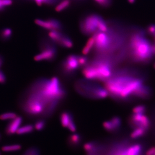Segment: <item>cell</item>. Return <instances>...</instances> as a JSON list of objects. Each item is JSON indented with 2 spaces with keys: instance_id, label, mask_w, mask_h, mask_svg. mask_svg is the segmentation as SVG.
<instances>
[{
  "instance_id": "obj_1",
  "label": "cell",
  "mask_w": 155,
  "mask_h": 155,
  "mask_svg": "<svg viewBox=\"0 0 155 155\" xmlns=\"http://www.w3.org/2000/svg\"><path fill=\"white\" fill-rule=\"evenodd\" d=\"M143 84L142 78L126 69H115L112 76L104 82V86L112 98L123 100L134 97L137 90Z\"/></svg>"
},
{
  "instance_id": "obj_2",
  "label": "cell",
  "mask_w": 155,
  "mask_h": 155,
  "mask_svg": "<svg viewBox=\"0 0 155 155\" xmlns=\"http://www.w3.org/2000/svg\"><path fill=\"white\" fill-rule=\"evenodd\" d=\"M115 65L107 57H98L82 68L83 76L88 79L105 82L112 76Z\"/></svg>"
},
{
  "instance_id": "obj_3",
  "label": "cell",
  "mask_w": 155,
  "mask_h": 155,
  "mask_svg": "<svg viewBox=\"0 0 155 155\" xmlns=\"http://www.w3.org/2000/svg\"><path fill=\"white\" fill-rule=\"evenodd\" d=\"M130 48L132 61L138 63H148L155 54L154 45L138 35H135L131 38Z\"/></svg>"
},
{
  "instance_id": "obj_4",
  "label": "cell",
  "mask_w": 155,
  "mask_h": 155,
  "mask_svg": "<svg viewBox=\"0 0 155 155\" xmlns=\"http://www.w3.org/2000/svg\"><path fill=\"white\" fill-rule=\"evenodd\" d=\"M75 88L78 94L91 99H103L109 96L106 88L88 79L78 80L75 83Z\"/></svg>"
},
{
  "instance_id": "obj_5",
  "label": "cell",
  "mask_w": 155,
  "mask_h": 155,
  "mask_svg": "<svg viewBox=\"0 0 155 155\" xmlns=\"http://www.w3.org/2000/svg\"><path fill=\"white\" fill-rule=\"evenodd\" d=\"M79 57V55L70 54L62 61L59 68L63 76L67 79L72 78L76 76L80 69H82Z\"/></svg>"
},
{
  "instance_id": "obj_6",
  "label": "cell",
  "mask_w": 155,
  "mask_h": 155,
  "mask_svg": "<svg viewBox=\"0 0 155 155\" xmlns=\"http://www.w3.org/2000/svg\"><path fill=\"white\" fill-rule=\"evenodd\" d=\"M57 56V50L54 45L46 44L42 46L40 53L34 57L36 61L51 62L55 60Z\"/></svg>"
},
{
  "instance_id": "obj_7",
  "label": "cell",
  "mask_w": 155,
  "mask_h": 155,
  "mask_svg": "<svg viewBox=\"0 0 155 155\" xmlns=\"http://www.w3.org/2000/svg\"><path fill=\"white\" fill-rule=\"evenodd\" d=\"M129 123L133 128H142L148 131L151 122L145 113H133L130 118Z\"/></svg>"
},
{
  "instance_id": "obj_8",
  "label": "cell",
  "mask_w": 155,
  "mask_h": 155,
  "mask_svg": "<svg viewBox=\"0 0 155 155\" xmlns=\"http://www.w3.org/2000/svg\"><path fill=\"white\" fill-rule=\"evenodd\" d=\"M100 17V16L97 14L87 16L81 24V29L83 32L86 35H90L97 31Z\"/></svg>"
},
{
  "instance_id": "obj_9",
  "label": "cell",
  "mask_w": 155,
  "mask_h": 155,
  "mask_svg": "<svg viewBox=\"0 0 155 155\" xmlns=\"http://www.w3.org/2000/svg\"><path fill=\"white\" fill-rule=\"evenodd\" d=\"M59 119L63 127L67 128L73 133L76 131L77 127L74 116L71 112L68 110L62 112L60 114Z\"/></svg>"
},
{
  "instance_id": "obj_10",
  "label": "cell",
  "mask_w": 155,
  "mask_h": 155,
  "mask_svg": "<svg viewBox=\"0 0 155 155\" xmlns=\"http://www.w3.org/2000/svg\"><path fill=\"white\" fill-rule=\"evenodd\" d=\"M94 46L98 52L106 51L110 46V41L108 36L104 32H100L95 34Z\"/></svg>"
},
{
  "instance_id": "obj_11",
  "label": "cell",
  "mask_w": 155,
  "mask_h": 155,
  "mask_svg": "<svg viewBox=\"0 0 155 155\" xmlns=\"http://www.w3.org/2000/svg\"><path fill=\"white\" fill-rule=\"evenodd\" d=\"M122 125V120L121 118L118 116H114L113 117L104 122L103 126L104 129L110 133H115L121 128Z\"/></svg>"
},
{
  "instance_id": "obj_12",
  "label": "cell",
  "mask_w": 155,
  "mask_h": 155,
  "mask_svg": "<svg viewBox=\"0 0 155 155\" xmlns=\"http://www.w3.org/2000/svg\"><path fill=\"white\" fill-rule=\"evenodd\" d=\"M62 101L59 99H53L50 100L46 106L42 113V118L44 119L51 117L57 110Z\"/></svg>"
},
{
  "instance_id": "obj_13",
  "label": "cell",
  "mask_w": 155,
  "mask_h": 155,
  "mask_svg": "<svg viewBox=\"0 0 155 155\" xmlns=\"http://www.w3.org/2000/svg\"><path fill=\"white\" fill-rule=\"evenodd\" d=\"M23 122V118L22 116L18 115L15 119L10 120L5 128L6 135H10L16 134L18 129L21 125Z\"/></svg>"
},
{
  "instance_id": "obj_14",
  "label": "cell",
  "mask_w": 155,
  "mask_h": 155,
  "mask_svg": "<svg viewBox=\"0 0 155 155\" xmlns=\"http://www.w3.org/2000/svg\"><path fill=\"white\" fill-rule=\"evenodd\" d=\"M84 148L88 155H97L99 154L103 147L98 142L91 141L85 143Z\"/></svg>"
},
{
  "instance_id": "obj_15",
  "label": "cell",
  "mask_w": 155,
  "mask_h": 155,
  "mask_svg": "<svg viewBox=\"0 0 155 155\" xmlns=\"http://www.w3.org/2000/svg\"><path fill=\"white\" fill-rule=\"evenodd\" d=\"M35 22L37 25L42 28L50 31L56 30L57 26V20L54 19H50L47 20L37 19H35Z\"/></svg>"
},
{
  "instance_id": "obj_16",
  "label": "cell",
  "mask_w": 155,
  "mask_h": 155,
  "mask_svg": "<svg viewBox=\"0 0 155 155\" xmlns=\"http://www.w3.org/2000/svg\"><path fill=\"white\" fill-rule=\"evenodd\" d=\"M151 89L149 86L143 84L136 91L134 94V97L140 99L148 98L151 95Z\"/></svg>"
},
{
  "instance_id": "obj_17",
  "label": "cell",
  "mask_w": 155,
  "mask_h": 155,
  "mask_svg": "<svg viewBox=\"0 0 155 155\" xmlns=\"http://www.w3.org/2000/svg\"><path fill=\"white\" fill-rule=\"evenodd\" d=\"M82 136L78 133H73L68 136L67 139L68 144L72 148L79 147L82 143Z\"/></svg>"
},
{
  "instance_id": "obj_18",
  "label": "cell",
  "mask_w": 155,
  "mask_h": 155,
  "mask_svg": "<svg viewBox=\"0 0 155 155\" xmlns=\"http://www.w3.org/2000/svg\"><path fill=\"white\" fill-rule=\"evenodd\" d=\"M35 127L33 125L31 124H28L25 125L20 126L18 129L16 134L18 135H24L30 134L33 132Z\"/></svg>"
},
{
  "instance_id": "obj_19",
  "label": "cell",
  "mask_w": 155,
  "mask_h": 155,
  "mask_svg": "<svg viewBox=\"0 0 155 155\" xmlns=\"http://www.w3.org/2000/svg\"><path fill=\"white\" fill-rule=\"evenodd\" d=\"M95 44L94 35L90 37L86 43L85 46L84 47L82 50V53L84 55H88L89 54L94 48Z\"/></svg>"
},
{
  "instance_id": "obj_20",
  "label": "cell",
  "mask_w": 155,
  "mask_h": 155,
  "mask_svg": "<svg viewBox=\"0 0 155 155\" xmlns=\"http://www.w3.org/2000/svg\"><path fill=\"white\" fill-rule=\"evenodd\" d=\"M64 35L59 31L51 30L49 32L48 36L52 41L59 44V42L62 39Z\"/></svg>"
},
{
  "instance_id": "obj_21",
  "label": "cell",
  "mask_w": 155,
  "mask_h": 155,
  "mask_svg": "<svg viewBox=\"0 0 155 155\" xmlns=\"http://www.w3.org/2000/svg\"><path fill=\"white\" fill-rule=\"evenodd\" d=\"M147 130L142 128H134V130L132 131L130 134V138H131L135 139L139 138L144 136Z\"/></svg>"
},
{
  "instance_id": "obj_22",
  "label": "cell",
  "mask_w": 155,
  "mask_h": 155,
  "mask_svg": "<svg viewBox=\"0 0 155 155\" xmlns=\"http://www.w3.org/2000/svg\"><path fill=\"white\" fill-rule=\"evenodd\" d=\"M58 45L66 48H71L73 45L72 40L68 37L65 35L63 37Z\"/></svg>"
},
{
  "instance_id": "obj_23",
  "label": "cell",
  "mask_w": 155,
  "mask_h": 155,
  "mask_svg": "<svg viewBox=\"0 0 155 155\" xmlns=\"http://www.w3.org/2000/svg\"><path fill=\"white\" fill-rule=\"evenodd\" d=\"M21 149V145L18 144L5 145L1 148L2 150L4 152H15L20 150Z\"/></svg>"
},
{
  "instance_id": "obj_24",
  "label": "cell",
  "mask_w": 155,
  "mask_h": 155,
  "mask_svg": "<svg viewBox=\"0 0 155 155\" xmlns=\"http://www.w3.org/2000/svg\"><path fill=\"white\" fill-rule=\"evenodd\" d=\"M47 125V122L45 119L42 118L38 119L34 125L35 129L38 131H42L45 128Z\"/></svg>"
},
{
  "instance_id": "obj_25",
  "label": "cell",
  "mask_w": 155,
  "mask_h": 155,
  "mask_svg": "<svg viewBox=\"0 0 155 155\" xmlns=\"http://www.w3.org/2000/svg\"><path fill=\"white\" fill-rule=\"evenodd\" d=\"M18 116L17 114L13 112H4L0 115V120L2 121L13 120Z\"/></svg>"
},
{
  "instance_id": "obj_26",
  "label": "cell",
  "mask_w": 155,
  "mask_h": 155,
  "mask_svg": "<svg viewBox=\"0 0 155 155\" xmlns=\"http://www.w3.org/2000/svg\"><path fill=\"white\" fill-rule=\"evenodd\" d=\"M70 4L71 1L70 0H63L56 6L55 7V10L58 12H61L67 9Z\"/></svg>"
},
{
  "instance_id": "obj_27",
  "label": "cell",
  "mask_w": 155,
  "mask_h": 155,
  "mask_svg": "<svg viewBox=\"0 0 155 155\" xmlns=\"http://www.w3.org/2000/svg\"><path fill=\"white\" fill-rule=\"evenodd\" d=\"M12 35V30L10 28H5L0 32V37L4 41L10 39Z\"/></svg>"
},
{
  "instance_id": "obj_28",
  "label": "cell",
  "mask_w": 155,
  "mask_h": 155,
  "mask_svg": "<svg viewBox=\"0 0 155 155\" xmlns=\"http://www.w3.org/2000/svg\"><path fill=\"white\" fill-rule=\"evenodd\" d=\"M98 30L99 32H104L107 31L108 28L107 24L101 17H100L99 20Z\"/></svg>"
},
{
  "instance_id": "obj_29",
  "label": "cell",
  "mask_w": 155,
  "mask_h": 155,
  "mask_svg": "<svg viewBox=\"0 0 155 155\" xmlns=\"http://www.w3.org/2000/svg\"><path fill=\"white\" fill-rule=\"evenodd\" d=\"M23 155H40V151L38 148L32 147L27 149Z\"/></svg>"
},
{
  "instance_id": "obj_30",
  "label": "cell",
  "mask_w": 155,
  "mask_h": 155,
  "mask_svg": "<svg viewBox=\"0 0 155 155\" xmlns=\"http://www.w3.org/2000/svg\"><path fill=\"white\" fill-rule=\"evenodd\" d=\"M146 111V107L143 105H138L135 107L133 110L134 113H145Z\"/></svg>"
},
{
  "instance_id": "obj_31",
  "label": "cell",
  "mask_w": 155,
  "mask_h": 155,
  "mask_svg": "<svg viewBox=\"0 0 155 155\" xmlns=\"http://www.w3.org/2000/svg\"><path fill=\"white\" fill-rule=\"evenodd\" d=\"M97 4L103 7H107L110 5L112 0H94Z\"/></svg>"
},
{
  "instance_id": "obj_32",
  "label": "cell",
  "mask_w": 155,
  "mask_h": 155,
  "mask_svg": "<svg viewBox=\"0 0 155 155\" xmlns=\"http://www.w3.org/2000/svg\"><path fill=\"white\" fill-rule=\"evenodd\" d=\"M148 34L152 36H155V25L151 24L148 26L147 29Z\"/></svg>"
},
{
  "instance_id": "obj_33",
  "label": "cell",
  "mask_w": 155,
  "mask_h": 155,
  "mask_svg": "<svg viewBox=\"0 0 155 155\" xmlns=\"http://www.w3.org/2000/svg\"><path fill=\"white\" fill-rule=\"evenodd\" d=\"M37 5L41 6L43 4H51L54 0H34Z\"/></svg>"
},
{
  "instance_id": "obj_34",
  "label": "cell",
  "mask_w": 155,
  "mask_h": 155,
  "mask_svg": "<svg viewBox=\"0 0 155 155\" xmlns=\"http://www.w3.org/2000/svg\"><path fill=\"white\" fill-rule=\"evenodd\" d=\"M6 81V78L5 74L0 69V84H4Z\"/></svg>"
},
{
  "instance_id": "obj_35",
  "label": "cell",
  "mask_w": 155,
  "mask_h": 155,
  "mask_svg": "<svg viewBox=\"0 0 155 155\" xmlns=\"http://www.w3.org/2000/svg\"><path fill=\"white\" fill-rule=\"evenodd\" d=\"M1 4L4 7L11 5L13 4L12 0H0Z\"/></svg>"
},
{
  "instance_id": "obj_36",
  "label": "cell",
  "mask_w": 155,
  "mask_h": 155,
  "mask_svg": "<svg viewBox=\"0 0 155 155\" xmlns=\"http://www.w3.org/2000/svg\"><path fill=\"white\" fill-rule=\"evenodd\" d=\"M155 154V147H152L146 151V155H154Z\"/></svg>"
},
{
  "instance_id": "obj_37",
  "label": "cell",
  "mask_w": 155,
  "mask_h": 155,
  "mask_svg": "<svg viewBox=\"0 0 155 155\" xmlns=\"http://www.w3.org/2000/svg\"><path fill=\"white\" fill-rule=\"evenodd\" d=\"M4 63V58L2 56L0 55V69H1V68L3 65Z\"/></svg>"
},
{
  "instance_id": "obj_38",
  "label": "cell",
  "mask_w": 155,
  "mask_h": 155,
  "mask_svg": "<svg viewBox=\"0 0 155 155\" xmlns=\"http://www.w3.org/2000/svg\"><path fill=\"white\" fill-rule=\"evenodd\" d=\"M128 1L130 4H134L136 0H128Z\"/></svg>"
},
{
  "instance_id": "obj_39",
  "label": "cell",
  "mask_w": 155,
  "mask_h": 155,
  "mask_svg": "<svg viewBox=\"0 0 155 155\" xmlns=\"http://www.w3.org/2000/svg\"><path fill=\"white\" fill-rule=\"evenodd\" d=\"M100 155V154H97V155Z\"/></svg>"
},
{
  "instance_id": "obj_40",
  "label": "cell",
  "mask_w": 155,
  "mask_h": 155,
  "mask_svg": "<svg viewBox=\"0 0 155 155\" xmlns=\"http://www.w3.org/2000/svg\"><path fill=\"white\" fill-rule=\"evenodd\" d=\"M154 68H155V63L154 65Z\"/></svg>"
},
{
  "instance_id": "obj_41",
  "label": "cell",
  "mask_w": 155,
  "mask_h": 155,
  "mask_svg": "<svg viewBox=\"0 0 155 155\" xmlns=\"http://www.w3.org/2000/svg\"><path fill=\"white\" fill-rule=\"evenodd\" d=\"M1 134H0V139H1Z\"/></svg>"
},
{
  "instance_id": "obj_42",
  "label": "cell",
  "mask_w": 155,
  "mask_h": 155,
  "mask_svg": "<svg viewBox=\"0 0 155 155\" xmlns=\"http://www.w3.org/2000/svg\"><path fill=\"white\" fill-rule=\"evenodd\" d=\"M0 155H1V153H0Z\"/></svg>"
},
{
  "instance_id": "obj_43",
  "label": "cell",
  "mask_w": 155,
  "mask_h": 155,
  "mask_svg": "<svg viewBox=\"0 0 155 155\" xmlns=\"http://www.w3.org/2000/svg\"><path fill=\"white\" fill-rule=\"evenodd\" d=\"M154 155H155V154H154Z\"/></svg>"
}]
</instances>
